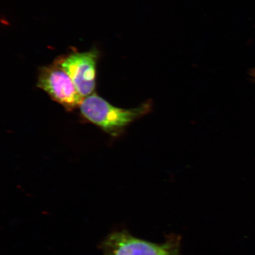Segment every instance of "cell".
I'll return each instance as SVG.
<instances>
[{
  "instance_id": "6da1fadb",
  "label": "cell",
  "mask_w": 255,
  "mask_h": 255,
  "mask_svg": "<svg viewBox=\"0 0 255 255\" xmlns=\"http://www.w3.org/2000/svg\"><path fill=\"white\" fill-rule=\"evenodd\" d=\"M152 107L151 101H148L136 108L123 109L113 106L94 93L84 99L79 109L82 117L89 122L108 134L117 136L129 124L150 113Z\"/></svg>"
},
{
  "instance_id": "5b68a950",
  "label": "cell",
  "mask_w": 255,
  "mask_h": 255,
  "mask_svg": "<svg viewBox=\"0 0 255 255\" xmlns=\"http://www.w3.org/2000/svg\"><path fill=\"white\" fill-rule=\"evenodd\" d=\"M254 76H255V73H254Z\"/></svg>"
},
{
  "instance_id": "3957f363",
  "label": "cell",
  "mask_w": 255,
  "mask_h": 255,
  "mask_svg": "<svg viewBox=\"0 0 255 255\" xmlns=\"http://www.w3.org/2000/svg\"><path fill=\"white\" fill-rule=\"evenodd\" d=\"M98 54L95 49L87 52H73L57 57L54 62L68 75L84 98L95 90Z\"/></svg>"
},
{
  "instance_id": "7a4b0ae2",
  "label": "cell",
  "mask_w": 255,
  "mask_h": 255,
  "mask_svg": "<svg viewBox=\"0 0 255 255\" xmlns=\"http://www.w3.org/2000/svg\"><path fill=\"white\" fill-rule=\"evenodd\" d=\"M37 87L46 92L53 101L68 111L79 108L84 101L71 79L55 63L39 69Z\"/></svg>"
},
{
  "instance_id": "277c9868",
  "label": "cell",
  "mask_w": 255,
  "mask_h": 255,
  "mask_svg": "<svg viewBox=\"0 0 255 255\" xmlns=\"http://www.w3.org/2000/svg\"><path fill=\"white\" fill-rule=\"evenodd\" d=\"M105 255H177L170 245H159L123 232L114 233L104 243Z\"/></svg>"
}]
</instances>
